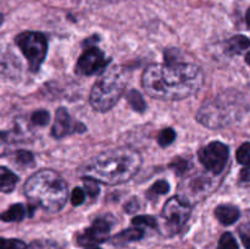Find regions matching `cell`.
Listing matches in <instances>:
<instances>
[{"mask_svg": "<svg viewBox=\"0 0 250 249\" xmlns=\"http://www.w3.org/2000/svg\"><path fill=\"white\" fill-rule=\"evenodd\" d=\"M84 180V189L90 197H97L99 194V186H98L97 181L92 180V178H83Z\"/></svg>", "mask_w": 250, "mask_h": 249, "instance_id": "31", "label": "cell"}, {"mask_svg": "<svg viewBox=\"0 0 250 249\" xmlns=\"http://www.w3.org/2000/svg\"><path fill=\"white\" fill-rule=\"evenodd\" d=\"M110 229H111V225L106 219H98L93 222L92 226L77 234L76 241L78 246L82 247L97 246L109 238Z\"/></svg>", "mask_w": 250, "mask_h": 249, "instance_id": "10", "label": "cell"}, {"mask_svg": "<svg viewBox=\"0 0 250 249\" xmlns=\"http://www.w3.org/2000/svg\"><path fill=\"white\" fill-rule=\"evenodd\" d=\"M27 249H61L56 243L51 241H44V239H39V241H34L27 247Z\"/></svg>", "mask_w": 250, "mask_h": 249, "instance_id": "28", "label": "cell"}, {"mask_svg": "<svg viewBox=\"0 0 250 249\" xmlns=\"http://www.w3.org/2000/svg\"><path fill=\"white\" fill-rule=\"evenodd\" d=\"M134 226H146V227H151V228H155L158 226V222L154 219L153 216H148V215H141V216H136L132 220Z\"/></svg>", "mask_w": 250, "mask_h": 249, "instance_id": "26", "label": "cell"}, {"mask_svg": "<svg viewBox=\"0 0 250 249\" xmlns=\"http://www.w3.org/2000/svg\"><path fill=\"white\" fill-rule=\"evenodd\" d=\"M217 249H239V247L238 244H237L234 237L232 236V233L226 232V233L222 234L221 238H220Z\"/></svg>", "mask_w": 250, "mask_h": 249, "instance_id": "25", "label": "cell"}, {"mask_svg": "<svg viewBox=\"0 0 250 249\" xmlns=\"http://www.w3.org/2000/svg\"><path fill=\"white\" fill-rule=\"evenodd\" d=\"M241 238H242V242H243L244 247H246L247 249H250V236H248V234L246 233H242Z\"/></svg>", "mask_w": 250, "mask_h": 249, "instance_id": "34", "label": "cell"}, {"mask_svg": "<svg viewBox=\"0 0 250 249\" xmlns=\"http://www.w3.org/2000/svg\"><path fill=\"white\" fill-rule=\"evenodd\" d=\"M109 60L105 59L104 53L97 46H90L85 49L84 53L80 56L76 65V72L78 75L92 76L94 73L105 70Z\"/></svg>", "mask_w": 250, "mask_h": 249, "instance_id": "9", "label": "cell"}, {"mask_svg": "<svg viewBox=\"0 0 250 249\" xmlns=\"http://www.w3.org/2000/svg\"><path fill=\"white\" fill-rule=\"evenodd\" d=\"M126 71L117 65L105 68L90 92V105L95 111L106 112L116 105L126 88Z\"/></svg>", "mask_w": 250, "mask_h": 249, "instance_id": "4", "label": "cell"}, {"mask_svg": "<svg viewBox=\"0 0 250 249\" xmlns=\"http://www.w3.org/2000/svg\"><path fill=\"white\" fill-rule=\"evenodd\" d=\"M49 120H50V115H49V111H46V110H37L31 116L32 124L41 127L46 126L49 124Z\"/></svg>", "mask_w": 250, "mask_h": 249, "instance_id": "21", "label": "cell"}, {"mask_svg": "<svg viewBox=\"0 0 250 249\" xmlns=\"http://www.w3.org/2000/svg\"><path fill=\"white\" fill-rule=\"evenodd\" d=\"M87 249H102V248H98L97 246H93V247H88Z\"/></svg>", "mask_w": 250, "mask_h": 249, "instance_id": "40", "label": "cell"}, {"mask_svg": "<svg viewBox=\"0 0 250 249\" xmlns=\"http://www.w3.org/2000/svg\"><path fill=\"white\" fill-rule=\"evenodd\" d=\"M246 61H247V63H248V65L250 66V51L248 54H247V56H246Z\"/></svg>", "mask_w": 250, "mask_h": 249, "instance_id": "38", "label": "cell"}, {"mask_svg": "<svg viewBox=\"0 0 250 249\" xmlns=\"http://www.w3.org/2000/svg\"><path fill=\"white\" fill-rule=\"evenodd\" d=\"M144 236V231L142 228H137V227H132V228H127L125 231H121L117 233L116 236L112 237V243L117 244V246H122V244L129 243V242H134L141 239Z\"/></svg>", "mask_w": 250, "mask_h": 249, "instance_id": "16", "label": "cell"}, {"mask_svg": "<svg viewBox=\"0 0 250 249\" xmlns=\"http://www.w3.org/2000/svg\"><path fill=\"white\" fill-rule=\"evenodd\" d=\"M204 83V75L194 63L165 62L150 65L142 76L144 90L164 102L182 100L197 94Z\"/></svg>", "mask_w": 250, "mask_h": 249, "instance_id": "1", "label": "cell"}, {"mask_svg": "<svg viewBox=\"0 0 250 249\" xmlns=\"http://www.w3.org/2000/svg\"><path fill=\"white\" fill-rule=\"evenodd\" d=\"M190 212H192V205L181 195L168 199L161 212L165 231L170 232V234L180 232L189 219Z\"/></svg>", "mask_w": 250, "mask_h": 249, "instance_id": "7", "label": "cell"}, {"mask_svg": "<svg viewBox=\"0 0 250 249\" xmlns=\"http://www.w3.org/2000/svg\"><path fill=\"white\" fill-rule=\"evenodd\" d=\"M2 22H4V15L0 14V26H1Z\"/></svg>", "mask_w": 250, "mask_h": 249, "instance_id": "39", "label": "cell"}, {"mask_svg": "<svg viewBox=\"0 0 250 249\" xmlns=\"http://www.w3.org/2000/svg\"><path fill=\"white\" fill-rule=\"evenodd\" d=\"M4 143H5V136L2 133H0V151H1L2 148H4Z\"/></svg>", "mask_w": 250, "mask_h": 249, "instance_id": "36", "label": "cell"}, {"mask_svg": "<svg viewBox=\"0 0 250 249\" xmlns=\"http://www.w3.org/2000/svg\"><path fill=\"white\" fill-rule=\"evenodd\" d=\"M170 167L173 168V170H175L178 175H182V173L187 172L188 168L190 167V164L188 163L186 159L178 158L170 164Z\"/></svg>", "mask_w": 250, "mask_h": 249, "instance_id": "29", "label": "cell"}, {"mask_svg": "<svg viewBox=\"0 0 250 249\" xmlns=\"http://www.w3.org/2000/svg\"><path fill=\"white\" fill-rule=\"evenodd\" d=\"M237 161L242 165L248 166L250 165V143L247 142V143H243L241 146L238 148L236 154Z\"/></svg>", "mask_w": 250, "mask_h": 249, "instance_id": "23", "label": "cell"}, {"mask_svg": "<svg viewBox=\"0 0 250 249\" xmlns=\"http://www.w3.org/2000/svg\"><path fill=\"white\" fill-rule=\"evenodd\" d=\"M27 209L23 204H17L11 205L7 210L1 212L0 215V220L4 222H20L26 217Z\"/></svg>", "mask_w": 250, "mask_h": 249, "instance_id": "17", "label": "cell"}, {"mask_svg": "<svg viewBox=\"0 0 250 249\" xmlns=\"http://www.w3.org/2000/svg\"><path fill=\"white\" fill-rule=\"evenodd\" d=\"M215 216L225 226L234 224L241 216V211L237 207L231 204H221L215 209Z\"/></svg>", "mask_w": 250, "mask_h": 249, "instance_id": "14", "label": "cell"}, {"mask_svg": "<svg viewBox=\"0 0 250 249\" xmlns=\"http://www.w3.org/2000/svg\"><path fill=\"white\" fill-rule=\"evenodd\" d=\"M19 177L11 170L5 166H0V190L4 193H11L16 188Z\"/></svg>", "mask_w": 250, "mask_h": 249, "instance_id": "15", "label": "cell"}, {"mask_svg": "<svg viewBox=\"0 0 250 249\" xmlns=\"http://www.w3.org/2000/svg\"><path fill=\"white\" fill-rule=\"evenodd\" d=\"M168 190H170V185H168L167 181L160 180L158 181V182L154 183V185L149 188L148 192H146V195H148L149 198H155L159 197V195L166 194Z\"/></svg>", "mask_w": 250, "mask_h": 249, "instance_id": "20", "label": "cell"}, {"mask_svg": "<svg viewBox=\"0 0 250 249\" xmlns=\"http://www.w3.org/2000/svg\"><path fill=\"white\" fill-rule=\"evenodd\" d=\"M142 166V156L128 146L110 149L89 159L80 172L83 178H92L105 185H121L137 175Z\"/></svg>", "mask_w": 250, "mask_h": 249, "instance_id": "2", "label": "cell"}, {"mask_svg": "<svg viewBox=\"0 0 250 249\" xmlns=\"http://www.w3.org/2000/svg\"><path fill=\"white\" fill-rule=\"evenodd\" d=\"M24 194L45 211L58 212L65 207L68 186L56 171L44 168L32 175L24 183Z\"/></svg>", "mask_w": 250, "mask_h": 249, "instance_id": "3", "label": "cell"}, {"mask_svg": "<svg viewBox=\"0 0 250 249\" xmlns=\"http://www.w3.org/2000/svg\"><path fill=\"white\" fill-rule=\"evenodd\" d=\"M15 159H16V163L19 165H23V166H28L32 165L34 163V156L31 151L27 150H19L15 155Z\"/></svg>", "mask_w": 250, "mask_h": 249, "instance_id": "27", "label": "cell"}, {"mask_svg": "<svg viewBox=\"0 0 250 249\" xmlns=\"http://www.w3.org/2000/svg\"><path fill=\"white\" fill-rule=\"evenodd\" d=\"M127 102L131 105L132 109L137 112H144L146 109V103L144 100L143 95L136 89H131L126 95Z\"/></svg>", "mask_w": 250, "mask_h": 249, "instance_id": "19", "label": "cell"}, {"mask_svg": "<svg viewBox=\"0 0 250 249\" xmlns=\"http://www.w3.org/2000/svg\"><path fill=\"white\" fill-rule=\"evenodd\" d=\"M215 181L212 178H210L209 176H195L192 177L187 182V192H189L188 194L190 197H198V199H202L203 197H205V194H209L210 192H212V189L215 188Z\"/></svg>", "mask_w": 250, "mask_h": 249, "instance_id": "13", "label": "cell"}, {"mask_svg": "<svg viewBox=\"0 0 250 249\" xmlns=\"http://www.w3.org/2000/svg\"><path fill=\"white\" fill-rule=\"evenodd\" d=\"M250 46V41L246 36H234L227 42L226 50L229 54H239Z\"/></svg>", "mask_w": 250, "mask_h": 249, "instance_id": "18", "label": "cell"}, {"mask_svg": "<svg viewBox=\"0 0 250 249\" xmlns=\"http://www.w3.org/2000/svg\"><path fill=\"white\" fill-rule=\"evenodd\" d=\"M21 73V61L9 48H0V76L14 80Z\"/></svg>", "mask_w": 250, "mask_h": 249, "instance_id": "12", "label": "cell"}, {"mask_svg": "<svg viewBox=\"0 0 250 249\" xmlns=\"http://www.w3.org/2000/svg\"><path fill=\"white\" fill-rule=\"evenodd\" d=\"M97 42H99L98 36H92L90 38L85 39V41L83 42V45H89V48H90V43H97Z\"/></svg>", "mask_w": 250, "mask_h": 249, "instance_id": "35", "label": "cell"}, {"mask_svg": "<svg viewBox=\"0 0 250 249\" xmlns=\"http://www.w3.org/2000/svg\"><path fill=\"white\" fill-rule=\"evenodd\" d=\"M239 180H241L242 182H249L250 181V165L246 166V167L241 171Z\"/></svg>", "mask_w": 250, "mask_h": 249, "instance_id": "33", "label": "cell"}, {"mask_svg": "<svg viewBox=\"0 0 250 249\" xmlns=\"http://www.w3.org/2000/svg\"><path fill=\"white\" fill-rule=\"evenodd\" d=\"M17 46L26 56L29 70L37 72L43 63L48 51V42L45 36L41 32L26 31L20 33L15 39Z\"/></svg>", "mask_w": 250, "mask_h": 249, "instance_id": "6", "label": "cell"}, {"mask_svg": "<svg viewBox=\"0 0 250 249\" xmlns=\"http://www.w3.org/2000/svg\"><path fill=\"white\" fill-rule=\"evenodd\" d=\"M85 200V192L82 189V188H75L71 193V203L75 207H78V205H82Z\"/></svg>", "mask_w": 250, "mask_h": 249, "instance_id": "30", "label": "cell"}, {"mask_svg": "<svg viewBox=\"0 0 250 249\" xmlns=\"http://www.w3.org/2000/svg\"><path fill=\"white\" fill-rule=\"evenodd\" d=\"M139 209V202L137 198H132V199H129L128 202L125 204V210H126L128 214H133V212L138 211Z\"/></svg>", "mask_w": 250, "mask_h": 249, "instance_id": "32", "label": "cell"}, {"mask_svg": "<svg viewBox=\"0 0 250 249\" xmlns=\"http://www.w3.org/2000/svg\"><path fill=\"white\" fill-rule=\"evenodd\" d=\"M85 129L87 128L84 124L75 121L65 107H60L56 110L55 121H54L53 128H51V134L54 138H63L68 134L76 133V132L82 133V132H85Z\"/></svg>", "mask_w": 250, "mask_h": 249, "instance_id": "11", "label": "cell"}, {"mask_svg": "<svg viewBox=\"0 0 250 249\" xmlns=\"http://www.w3.org/2000/svg\"><path fill=\"white\" fill-rule=\"evenodd\" d=\"M246 21H247V24H248V26L250 27V7H249L248 11H247V15H246Z\"/></svg>", "mask_w": 250, "mask_h": 249, "instance_id": "37", "label": "cell"}, {"mask_svg": "<svg viewBox=\"0 0 250 249\" xmlns=\"http://www.w3.org/2000/svg\"><path fill=\"white\" fill-rule=\"evenodd\" d=\"M237 107L233 94H220L203 104L197 120L209 128H221L234 121Z\"/></svg>", "mask_w": 250, "mask_h": 249, "instance_id": "5", "label": "cell"}, {"mask_svg": "<svg viewBox=\"0 0 250 249\" xmlns=\"http://www.w3.org/2000/svg\"><path fill=\"white\" fill-rule=\"evenodd\" d=\"M176 139V132L172 128H165L159 133L158 136V143L159 145L165 148L168 146L173 141Z\"/></svg>", "mask_w": 250, "mask_h": 249, "instance_id": "22", "label": "cell"}, {"mask_svg": "<svg viewBox=\"0 0 250 249\" xmlns=\"http://www.w3.org/2000/svg\"><path fill=\"white\" fill-rule=\"evenodd\" d=\"M229 149L221 142H211L198 153V159L209 172L220 175L229 161Z\"/></svg>", "mask_w": 250, "mask_h": 249, "instance_id": "8", "label": "cell"}, {"mask_svg": "<svg viewBox=\"0 0 250 249\" xmlns=\"http://www.w3.org/2000/svg\"><path fill=\"white\" fill-rule=\"evenodd\" d=\"M27 247L21 239L0 238V249H27Z\"/></svg>", "mask_w": 250, "mask_h": 249, "instance_id": "24", "label": "cell"}]
</instances>
